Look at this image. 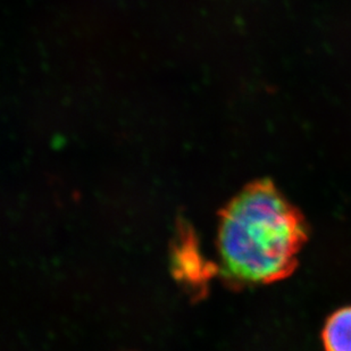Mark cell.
Masks as SVG:
<instances>
[{
    "label": "cell",
    "instance_id": "obj_1",
    "mask_svg": "<svg viewBox=\"0 0 351 351\" xmlns=\"http://www.w3.org/2000/svg\"><path fill=\"white\" fill-rule=\"evenodd\" d=\"M307 241L305 221L269 180L242 190L223 210L219 252L238 281L271 283L295 271Z\"/></svg>",
    "mask_w": 351,
    "mask_h": 351
},
{
    "label": "cell",
    "instance_id": "obj_2",
    "mask_svg": "<svg viewBox=\"0 0 351 351\" xmlns=\"http://www.w3.org/2000/svg\"><path fill=\"white\" fill-rule=\"evenodd\" d=\"M322 338L325 351H351V307L331 315Z\"/></svg>",
    "mask_w": 351,
    "mask_h": 351
}]
</instances>
